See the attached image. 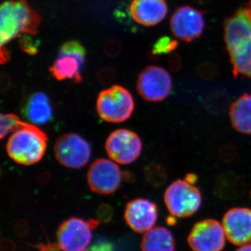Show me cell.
Masks as SVG:
<instances>
[{
    "instance_id": "1",
    "label": "cell",
    "mask_w": 251,
    "mask_h": 251,
    "mask_svg": "<svg viewBox=\"0 0 251 251\" xmlns=\"http://www.w3.org/2000/svg\"><path fill=\"white\" fill-rule=\"evenodd\" d=\"M41 17L26 0H8L0 9V42L4 46L22 34L36 35Z\"/></svg>"
},
{
    "instance_id": "2",
    "label": "cell",
    "mask_w": 251,
    "mask_h": 251,
    "mask_svg": "<svg viewBox=\"0 0 251 251\" xmlns=\"http://www.w3.org/2000/svg\"><path fill=\"white\" fill-rule=\"evenodd\" d=\"M47 135L44 131L36 126L27 124L11 135L6 144V151L16 163L31 166L42 159L47 148Z\"/></svg>"
},
{
    "instance_id": "3",
    "label": "cell",
    "mask_w": 251,
    "mask_h": 251,
    "mask_svg": "<svg viewBox=\"0 0 251 251\" xmlns=\"http://www.w3.org/2000/svg\"><path fill=\"white\" fill-rule=\"evenodd\" d=\"M224 41L229 58L251 54V0L225 21Z\"/></svg>"
},
{
    "instance_id": "4",
    "label": "cell",
    "mask_w": 251,
    "mask_h": 251,
    "mask_svg": "<svg viewBox=\"0 0 251 251\" xmlns=\"http://www.w3.org/2000/svg\"><path fill=\"white\" fill-rule=\"evenodd\" d=\"M134 100L129 91L120 85H113L102 91L97 101L99 117L110 123L126 121L133 114Z\"/></svg>"
},
{
    "instance_id": "5",
    "label": "cell",
    "mask_w": 251,
    "mask_h": 251,
    "mask_svg": "<svg viewBox=\"0 0 251 251\" xmlns=\"http://www.w3.org/2000/svg\"><path fill=\"white\" fill-rule=\"evenodd\" d=\"M164 201L172 215L186 218L196 214L200 209L202 196L194 184L186 179H178L167 188Z\"/></svg>"
},
{
    "instance_id": "6",
    "label": "cell",
    "mask_w": 251,
    "mask_h": 251,
    "mask_svg": "<svg viewBox=\"0 0 251 251\" xmlns=\"http://www.w3.org/2000/svg\"><path fill=\"white\" fill-rule=\"evenodd\" d=\"M85 57V48L80 42L67 41L61 46L57 59L50 68V72L57 80H70L74 83H80Z\"/></svg>"
},
{
    "instance_id": "7",
    "label": "cell",
    "mask_w": 251,
    "mask_h": 251,
    "mask_svg": "<svg viewBox=\"0 0 251 251\" xmlns=\"http://www.w3.org/2000/svg\"><path fill=\"white\" fill-rule=\"evenodd\" d=\"M100 221L90 219L85 221L72 217L59 226L57 232V244L62 251H85L92 239L93 231Z\"/></svg>"
},
{
    "instance_id": "8",
    "label": "cell",
    "mask_w": 251,
    "mask_h": 251,
    "mask_svg": "<svg viewBox=\"0 0 251 251\" xmlns=\"http://www.w3.org/2000/svg\"><path fill=\"white\" fill-rule=\"evenodd\" d=\"M54 154L63 166L80 169L90 161L92 150L90 144L80 135L65 133L56 140Z\"/></svg>"
},
{
    "instance_id": "9",
    "label": "cell",
    "mask_w": 251,
    "mask_h": 251,
    "mask_svg": "<svg viewBox=\"0 0 251 251\" xmlns=\"http://www.w3.org/2000/svg\"><path fill=\"white\" fill-rule=\"evenodd\" d=\"M136 87L138 94L145 100L159 102L169 96L173 81L166 69L158 66H150L140 72Z\"/></svg>"
},
{
    "instance_id": "10",
    "label": "cell",
    "mask_w": 251,
    "mask_h": 251,
    "mask_svg": "<svg viewBox=\"0 0 251 251\" xmlns=\"http://www.w3.org/2000/svg\"><path fill=\"white\" fill-rule=\"evenodd\" d=\"M105 150L112 161L128 165L136 161L143 150V144L138 135L131 130L118 129L109 135Z\"/></svg>"
},
{
    "instance_id": "11",
    "label": "cell",
    "mask_w": 251,
    "mask_h": 251,
    "mask_svg": "<svg viewBox=\"0 0 251 251\" xmlns=\"http://www.w3.org/2000/svg\"><path fill=\"white\" fill-rule=\"evenodd\" d=\"M170 27L175 38L191 42L202 35L204 30V13L190 6H180L172 16Z\"/></svg>"
},
{
    "instance_id": "12",
    "label": "cell",
    "mask_w": 251,
    "mask_h": 251,
    "mask_svg": "<svg viewBox=\"0 0 251 251\" xmlns=\"http://www.w3.org/2000/svg\"><path fill=\"white\" fill-rule=\"evenodd\" d=\"M226 239L223 225L216 220L205 219L193 226L188 242L194 251H221Z\"/></svg>"
},
{
    "instance_id": "13",
    "label": "cell",
    "mask_w": 251,
    "mask_h": 251,
    "mask_svg": "<svg viewBox=\"0 0 251 251\" xmlns=\"http://www.w3.org/2000/svg\"><path fill=\"white\" fill-rule=\"evenodd\" d=\"M87 182L91 191L98 194L109 195L120 187L122 173L116 163L105 158H99L91 165L87 172Z\"/></svg>"
},
{
    "instance_id": "14",
    "label": "cell",
    "mask_w": 251,
    "mask_h": 251,
    "mask_svg": "<svg viewBox=\"0 0 251 251\" xmlns=\"http://www.w3.org/2000/svg\"><path fill=\"white\" fill-rule=\"evenodd\" d=\"M223 226L226 237L234 245L251 242V209L234 207L225 214Z\"/></svg>"
},
{
    "instance_id": "15",
    "label": "cell",
    "mask_w": 251,
    "mask_h": 251,
    "mask_svg": "<svg viewBox=\"0 0 251 251\" xmlns=\"http://www.w3.org/2000/svg\"><path fill=\"white\" fill-rule=\"evenodd\" d=\"M157 219L158 210L156 204L148 199L133 200L126 206V222L137 233H145L153 228Z\"/></svg>"
},
{
    "instance_id": "16",
    "label": "cell",
    "mask_w": 251,
    "mask_h": 251,
    "mask_svg": "<svg viewBox=\"0 0 251 251\" xmlns=\"http://www.w3.org/2000/svg\"><path fill=\"white\" fill-rule=\"evenodd\" d=\"M130 11L135 22L150 27L159 24L166 18L168 7L166 0H133Z\"/></svg>"
},
{
    "instance_id": "17",
    "label": "cell",
    "mask_w": 251,
    "mask_h": 251,
    "mask_svg": "<svg viewBox=\"0 0 251 251\" xmlns=\"http://www.w3.org/2000/svg\"><path fill=\"white\" fill-rule=\"evenodd\" d=\"M21 111L25 118L34 125H46L53 117V110L49 97L41 92L25 97L21 105Z\"/></svg>"
},
{
    "instance_id": "18",
    "label": "cell",
    "mask_w": 251,
    "mask_h": 251,
    "mask_svg": "<svg viewBox=\"0 0 251 251\" xmlns=\"http://www.w3.org/2000/svg\"><path fill=\"white\" fill-rule=\"evenodd\" d=\"M232 127L239 133L251 134V94H244L229 108Z\"/></svg>"
},
{
    "instance_id": "19",
    "label": "cell",
    "mask_w": 251,
    "mask_h": 251,
    "mask_svg": "<svg viewBox=\"0 0 251 251\" xmlns=\"http://www.w3.org/2000/svg\"><path fill=\"white\" fill-rule=\"evenodd\" d=\"M175 249L174 237L166 227H153L145 232L142 239V251H175Z\"/></svg>"
},
{
    "instance_id": "20",
    "label": "cell",
    "mask_w": 251,
    "mask_h": 251,
    "mask_svg": "<svg viewBox=\"0 0 251 251\" xmlns=\"http://www.w3.org/2000/svg\"><path fill=\"white\" fill-rule=\"evenodd\" d=\"M27 123L21 121V119L14 114H1L0 125V138L1 140L10 133H14L24 128Z\"/></svg>"
},
{
    "instance_id": "21",
    "label": "cell",
    "mask_w": 251,
    "mask_h": 251,
    "mask_svg": "<svg viewBox=\"0 0 251 251\" xmlns=\"http://www.w3.org/2000/svg\"><path fill=\"white\" fill-rule=\"evenodd\" d=\"M178 42L175 39H171L169 36H164L155 43L151 54L153 56H161L173 52L177 48Z\"/></svg>"
},
{
    "instance_id": "22",
    "label": "cell",
    "mask_w": 251,
    "mask_h": 251,
    "mask_svg": "<svg viewBox=\"0 0 251 251\" xmlns=\"http://www.w3.org/2000/svg\"><path fill=\"white\" fill-rule=\"evenodd\" d=\"M145 176L149 182L155 186H160L166 180V173L159 165L150 163L145 168Z\"/></svg>"
},
{
    "instance_id": "23",
    "label": "cell",
    "mask_w": 251,
    "mask_h": 251,
    "mask_svg": "<svg viewBox=\"0 0 251 251\" xmlns=\"http://www.w3.org/2000/svg\"><path fill=\"white\" fill-rule=\"evenodd\" d=\"M20 46H21L22 50L25 52L26 53L31 54V55H34L38 52V46L37 44H36L34 42V41L28 36H23L21 37V40H20Z\"/></svg>"
},
{
    "instance_id": "24",
    "label": "cell",
    "mask_w": 251,
    "mask_h": 251,
    "mask_svg": "<svg viewBox=\"0 0 251 251\" xmlns=\"http://www.w3.org/2000/svg\"><path fill=\"white\" fill-rule=\"evenodd\" d=\"M85 251H116L113 244L108 240H97Z\"/></svg>"
},
{
    "instance_id": "25",
    "label": "cell",
    "mask_w": 251,
    "mask_h": 251,
    "mask_svg": "<svg viewBox=\"0 0 251 251\" xmlns=\"http://www.w3.org/2000/svg\"><path fill=\"white\" fill-rule=\"evenodd\" d=\"M116 74L110 68H104L98 74V80L103 85H108L115 80Z\"/></svg>"
},
{
    "instance_id": "26",
    "label": "cell",
    "mask_w": 251,
    "mask_h": 251,
    "mask_svg": "<svg viewBox=\"0 0 251 251\" xmlns=\"http://www.w3.org/2000/svg\"><path fill=\"white\" fill-rule=\"evenodd\" d=\"M122 46L118 41H108L105 45V52L110 57H115L121 52Z\"/></svg>"
},
{
    "instance_id": "27",
    "label": "cell",
    "mask_w": 251,
    "mask_h": 251,
    "mask_svg": "<svg viewBox=\"0 0 251 251\" xmlns=\"http://www.w3.org/2000/svg\"><path fill=\"white\" fill-rule=\"evenodd\" d=\"M112 214V208L110 206L102 205L99 209L98 215L99 219L103 220V221H107L111 219Z\"/></svg>"
},
{
    "instance_id": "28",
    "label": "cell",
    "mask_w": 251,
    "mask_h": 251,
    "mask_svg": "<svg viewBox=\"0 0 251 251\" xmlns=\"http://www.w3.org/2000/svg\"><path fill=\"white\" fill-rule=\"evenodd\" d=\"M39 251H60L61 249L58 244L48 243L47 244H40L38 246Z\"/></svg>"
},
{
    "instance_id": "29",
    "label": "cell",
    "mask_w": 251,
    "mask_h": 251,
    "mask_svg": "<svg viewBox=\"0 0 251 251\" xmlns=\"http://www.w3.org/2000/svg\"><path fill=\"white\" fill-rule=\"evenodd\" d=\"M5 49L4 48L1 47V63L2 64L7 62L10 57L9 52Z\"/></svg>"
},
{
    "instance_id": "30",
    "label": "cell",
    "mask_w": 251,
    "mask_h": 251,
    "mask_svg": "<svg viewBox=\"0 0 251 251\" xmlns=\"http://www.w3.org/2000/svg\"><path fill=\"white\" fill-rule=\"evenodd\" d=\"M50 179V175L48 173H42L39 175V178H38V180L41 184H46L49 182Z\"/></svg>"
},
{
    "instance_id": "31",
    "label": "cell",
    "mask_w": 251,
    "mask_h": 251,
    "mask_svg": "<svg viewBox=\"0 0 251 251\" xmlns=\"http://www.w3.org/2000/svg\"><path fill=\"white\" fill-rule=\"evenodd\" d=\"M188 181H189L191 184H196V181H197L198 177L196 175L194 174H188L187 176H186V179Z\"/></svg>"
},
{
    "instance_id": "32",
    "label": "cell",
    "mask_w": 251,
    "mask_h": 251,
    "mask_svg": "<svg viewBox=\"0 0 251 251\" xmlns=\"http://www.w3.org/2000/svg\"><path fill=\"white\" fill-rule=\"evenodd\" d=\"M235 251H251V244H245V245L241 246L237 250Z\"/></svg>"
}]
</instances>
